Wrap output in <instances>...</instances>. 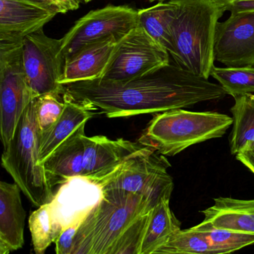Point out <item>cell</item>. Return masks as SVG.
<instances>
[{"mask_svg": "<svg viewBox=\"0 0 254 254\" xmlns=\"http://www.w3.org/2000/svg\"><path fill=\"white\" fill-rule=\"evenodd\" d=\"M64 93L73 100L94 111L102 110L108 118L183 109L220 100L227 95L220 84L197 76L176 63L124 82L87 80L64 84Z\"/></svg>", "mask_w": 254, "mask_h": 254, "instance_id": "6da1fadb", "label": "cell"}, {"mask_svg": "<svg viewBox=\"0 0 254 254\" xmlns=\"http://www.w3.org/2000/svg\"><path fill=\"white\" fill-rule=\"evenodd\" d=\"M102 190L77 231L72 254H139L154 205L139 194Z\"/></svg>", "mask_w": 254, "mask_h": 254, "instance_id": "7a4b0ae2", "label": "cell"}, {"mask_svg": "<svg viewBox=\"0 0 254 254\" xmlns=\"http://www.w3.org/2000/svg\"><path fill=\"white\" fill-rule=\"evenodd\" d=\"M176 14L172 24L177 64L209 79L215 66V35L218 20L225 11L212 0H172Z\"/></svg>", "mask_w": 254, "mask_h": 254, "instance_id": "3957f363", "label": "cell"}, {"mask_svg": "<svg viewBox=\"0 0 254 254\" xmlns=\"http://www.w3.org/2000/svg\"><path fill=\"white\" fill-rule=\"evenodd\" d=\"M41 134L36 98L19 120L15 132L2 157V165L34 206L50 203L53 187L41 162Z\"/></svg>", "mask_w": 254, "mask_h": 254, "instance_id": "277c9868", "label": "cell"}, {"mask_svg": "<svg viewBox=\"0 0 254 254\" xmlns=\"http://www.w3.org/2000/svg\"><path fill=\"white\" fill-rule=\"evenodd\" d=\"M233 123L232 117L219 113L172 110L154 116L139 142L173 157L191 145L221 137Z\"/></svg>", "mask_w": 254, "mask_h": 254, "instance_id": "5b68a950", "label": "cell"}, {"mask_svg": "<svg viewBox=\"0 0 254 254\" xmlns=\"http://www.w3.org/2000/svg\"><path fill=\"white\" fill-rule=\"evenodd\" d=\"M22 42L0 41V125L5 148L25 110L36 98L23 67Z\"/></svg>", "mask_w": 254, "mask_h": 254, "instance_id": "8992f818", "label": "cell"}, {"mask_svg": "<svg viewBox=\"0 0 254 254\" xmlns=\"http://www.w3.org/2000/svg\"><path fill=\"white\" fill-rule=\"evenodd\" d=\"M170 163L164 155L144 146L126 160L122 172L102 186L139 194L154 206L163 200H170L174 183L167 169Z\"/></svg>", "mask_w": 254, "mask_h": 254, "instance_id": "52a82bcc", "label": "cell"}, {"mask_svg": "<svg viewBox=\"0 0 254 254\" xmlns=\"http://www.w3.org/2000/svg\"><path fill=\"white\" fill-rule=\"evenodd\" d=\"M170 63L169 52L138 25L122 38L111 64L99 79L124 82L152 73Z\"/></svg>", "mask_w": 254, "mask_h": 254, "instance_id": "ba28073f", "label": "cell"}, {"mask_svg": "<svg viewBox=\"0 0 254 254\" xmlns=\"http://www.w3.org/2000/svg\"><path fill=\"white\" fill-rule=\"evenodd\" d=\"M139 25L138 11L128 6L108 5L90 11L75 22L62 38L65 62L90 44L109 37L124 38Z\"/></svg>", "mask_w": 254, "mask_h": 254, "instance_id": "9c48e42d", "label": "cell"}, {"mask_svg": "<svg viewBox=\"0 0 254 254\" xmlns=\"http://www.w3.org/2000/svg\"><path fill=\"white\" fill-rule=\"evenodd\" d=\"M22 47L23 67L35 97L50 93L63 95L62 39L50 38L42 29L25 37Z\"/></svg>", "mask_w": 254, "mask_h": 254, "instance_id": "30bf717a", "label": "cell"}, {"mask_svg": "<svg viewBox=\"0 0 254 254\" xmlns=\"http://www.w3.org/2000/svg\"><path fill=\"white\" fill-rule=\"evenodd\" d=\"M102 196V186L85 177H74L63 183L53 200L47 203L55 242L66 227L84 221Z\"/></svg>", "mask_w": 254, "mask_h": 254, "instance_id": "8fae6325", "label": "cell"}, {"mask_svg": "<svg viewBox=\"0 0 254 254\" xmlns=\"http://www.w3.org/2000/svg\"><path fill=\"white\" fill-rule=\"evenodd\" d=\"M214 55L227 66H254V11L231 14L218 23Z\"/></svg>", "mask_w": 254, "mask_h": 254, "instance_id": "7c38bea8", "label": "cell"}, {"mask_svg": "<svg viewBox=\"0 0 254 254\" xmlns=\"http://www.w3.org/2000/svg\"><path fill=\"white\" fill-rule=\"evenodd\" d=\"M84 177L101 186L119 175L126 160L145 145L124 139L84 135Z\"/></svg>", "mask_w": 254, "mask_h": 254, "instance_id": "4fadbf2b", "label": "cell"}, {"mask_svg": "<svg viewBox=\"0 0 254 254\" xmlns=\"http://www.w3.org/2000/svg\"><path fill=\"white\" fill-rule=\"evenodd\" d=\"M58 14V7L33 0H0V41H22Z\"/></svg>", "mask_w": 254, "mask_h": 254, "instance_id": "5bb4252c", "label": "cell"}, {"mask_svg": "<svg viewBox=\"0 0 254 254\" xmlns=\"http://www.w3.org/2000/svg\"><path fill=\"white\" fill-rule=\"evenodd\" d=\"M121 39L109 37L87 46L65 62L62 85L102 78Z\"/></svg>", "mask_w": 254, "mask_h": 254, "instance_id": "9a60e30c", "label": "cell"}, {"mask_svg": "<svg viewBox=\"0 0 254 254\" xmlns=\"http://www.w3.org/2000/svg\"><path fill=\"white\" fill-rule=\"evenodd\" d=\"M16 183H0V254L17 251L24 245L26 212Z\"/></svg>", "mask_w": 254, "mask_h": 254, "instance_id": "2e32d148", "label": "cell"}, {"mask_svg": "<svg viewBox=\"0 0 254 254\" xmlns=\"http://www.w3.org/2000/svg\"><path fill=\"white\" fill-rule=\"evenodd\" d=\"M65 107L57 122L41 134V162L44 160L66 139L85 129L86 123L95 115L93 108L63 94Z\"/></svg>", "mask_w": 254, "mask_h": 254, "instance_id": "e0dca14e", "label": "cell"}, {"mask_svg": "<svg viewBox=\"0 0 254 254\" xmlns=\"http://www.w3.org/2000/svg\"><path fill=\"white\" fill-rule=\"evenodd\" d=\"M84 130L75 133L44 160L43 165L53 187L69 178L84 176Z\"/></svg>", "mask_w": 254, "mask_h": 254, "instance_id": "ac0fdd59", "label": "cell"}, {"mask_svg": "<svg viewBox=\"0 0 254 254\" xmlns=\"http://www.w3.org/2000/svg\"><path fill=\"white\" fill-rule=\"evenodd\" d=\"M201 212L203 221L216 228L254 233V199L214 198V204Z\"/></svg>", "mask_w": 254, "mask_h": 254, "instance_id": "d6986e66", "label": "cell"}, {"mask_svg": "<svg viewBox=\"0 0 254 254\" xmlns=\"http://www.w3.org/2000/svg\"><path fill=\"white\" fill-rule=\"evenodd\" d=\"M169 200H162L151 210L139 254H155L174 233L181 230V222L172 212Z\"/></svg>", "mask_w": 254, "mask_h": 254, "instance_id": "ffe728a7", "label": "cell"}, {"mask_svg": "<svg viewBox=\"0 0 254 254\" xmlns=\"http://www.w3.org/2000/svg\"><path fill=\"white\" fill-rule=\"evenodd\" d=\"M137 11L139 26L172 56L175 51L171 29L176 14L175 3L172 0L160 1L154 6Z\"/></svg>", "mask_w": 254, "mask_h": 254, "instance_id": "44dd1931", "label": "cell"}, {"mask_svg": "<svg viewBox=\"0 0 254 254\" xmlns=\"http://www.w3.org/2000/svg\"><path fill=\"white\" fill-rule=\"evenodd\" d=\"M230 111L233 114V130L230 133V152L236 155L248 144L254 142V95L234 98Z\"/></svg>", "mask_w": 254, "mask_h": 254, "instance_id": "7402d4cb", "label": "cell"}, {"mask_svg": "<svg viewBox=\"0 0 254 254\" xmlns=\"http://www.w3.org/2000/svg\"><path fill=\"white\" fill-rule=\"evenodd\" d=\"M193 228L205 235L212 245L215 254H230L245 247L254 245V233L216 228L204 221Z\"/></svg>", "mask_w": 254, "mask_h": 254, "instance_id": "603a6c76", "label": "cell"}, {"mask_svg": "<svg viewBox=\"0 0 254 254\" xmlns=\"http://www.w3.org/2000/svg\"><path fill=\"white\" fill-rule=\"evenodd\" d=\"M155 254H215V251L205 235L191 227L174 233Z\"/></svg>", "mask_w": 254, "mask_h": 254, "instance_id": "cb8c5ba5", "label": "cell"}, {"mask_svg": "<svg viewBox=\"0 0 254 254\" xmlns=\"http://www.w3.org/2000/svg\"><path fill=\"white\" fill-rule=\"evenodd\" d=\"M210 76L218 81L227 94L233 98L242 95H254V66L216 67Z\"/></svg>", "mask_w": 254, "mask_h": 254, "instance_id": "d4e9b609", "label": "cell"}, {"mask_svg": "<svg viewBox=\"0 0 254 254\" xmlns=\"http://www.w3.org/2000/svg\"><path fill=\"white\" fill-rule=\"evenodd\" d=\"M29 227L36 254H42L55 242L53 223L47 203L34 211L29 218Z\"/></svg>", "mask_w": 254, "mask_h": 254, "instance_id": "484cf974", "label": "cell"}, {"mask_svg": "<svg viewBox=\"0 0 254 254\" xmlns=\"http://www.w3.org/2000/svg\"><path fill=\"white\" fill-rule=\"evenodd\" d=\"M56 93H46L36 97L37 114L41 133L47 131L59 120L64 109L65 104Z\"/></svg>", "mask_w": 254, "mask_h": 254, "instance_id": "4316f807", "label": "cell"}, {"mask_svg": "<svg viewBox=\"0 0 254 254\" xmlns=\"http://www.w3.org/2000/svg\"><path fill=\"white\" fill-rule=\"evenodd\" d=\"M83 221L75 223L62 231L56 239V252L58 254H72L75 235Z\"/></svg>", "mask_w": 254, "mask_h": 254, "instance_id": "83f0119b", "label": "cell"}, {"mask_svg": "<svg viewBox=\"0 0 254 254\" xmlns=\"http://www.w3.org/2000/svg\"><path fill=\"white\" fill-rule=\"evenodd\" d=\"M224 11L231 14L254 11V0H212Z\"/></svg>", "mask_w": 254, "mask_h": 254, "instance_id": "f1b7e54d", "label": "cell"}, {"mask_svg": "<svg viewBox=\"0 0 254 254\" xmlns=\"http://www.w3.org/2000/svg\"><path fill=\"white\" fill-rule=\"evenodd\" d=\"M236 158L254 175V142L248 144L240 152L236 154Z\"/></svg>", "mask_w": 254, "mask_h": 254, "instance_id": "f546056e", "label": "cell"}, {"mask_svg": "<svg viewBox=\"0 0 254 254\" xmlns=\"http://www.w3.org/2000/svg\"><path fill=\"white\" fill-rule=\"evenodd\" d=\"M92 0H57L59 13L66 14L68 11L78 9L81 4L91 2Z\"/></svg>", "mask_w": 254, "mask_h": 254, "instance_id": "4dcf8cb0", "label": "cell"}, {"mask_svg": "<svg viewBox=\"0 0 254 254\" xmlns=\"http://www.w3.org/2000/svg\"><path fill=\"white\" fill-rule=\"evenodd\" d=\"M35 2H41V3L45 4V5H50V6H57V0H33Z\"/></svg>", "mask_w": 254, "mask_h": 254, "instance_id": "1f68e13d", "label": "cell"}, {"mask_svg": "<svg viewBox=\"0 0 254 254\" xmlns=\"http://www.w3.org/2000/svg\"><path fill=\"white\" fill-rule=\"evenodd\" d=\"M150 2H155V1H159V2H160V1H168V0H149Z\"/></svg>", "mask_w": 254, "mask_h": 254, "instance_id": "d6a6232c", "label": "cell"}]
</instances>
